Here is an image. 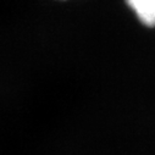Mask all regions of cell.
Returning <instances> with one entry per match:
<instances>
[{
    "instance_id": "cell-1",
    "label": "cell",
    "mask_w": 155,
    "mask_h": 155,
    "mask_svg": "<svg viewBox=\"0 0 155 155\" xmlns=\"http://www.w3.org/2000/svg\"><path fill=\"white\" fill-rule=\"evenodd\" d=\"M126 4L145 27H155V0H126Z\"/></svg>"
}]
</instances>
